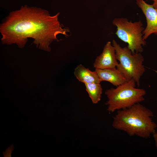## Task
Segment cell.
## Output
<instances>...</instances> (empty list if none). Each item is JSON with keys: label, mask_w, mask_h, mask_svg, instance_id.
Listing matches in <instances>:
<instances>
[{"label": "cell", "mask_w": 157, "mask_h": 157, "mask_svg": "<svg viewBox=\"0 0 157 157\" xmlns=\"http://www.w3.org/2000/svg\"><path fill=\"white\" fill-rule=\"evenodd\" d=\"M60 14L58 13L51 15L46 10L26 6L13 11L0 24L1 42L15 44L23 48L28 38H31L37 47L49 51L50 44L58 40V35L69 36V30L63 27L58 20Z\"/></svg>", "instance_id": "1"}, {"label": "cell", "mask_w": 157, "mask_h": 157, "mask_svg": "<svg viewBox=\"0 0 157 157\" xmlns=\"http://www.w3.org/2000/svg\"><path fill=\"white\" fill-rule=\"evenodd\" d=\"M152 112L140 103L117 111L113 117L112 126L130 136L147 139L156 131V125L153 120Z\"/></svg>", "instance_id": "2"}, {"label": "cell", "mask_w": 157, "mask_h": 157, "mask_svg": "<svg viewBox=\"0 0 157 157\" xmlns=\"http://www.w3.org/2000/svg\"><path fill=\"white\" fill-rule=\"evenodd\" d=\"M136 83L133 79L105 92L107 100L105 103L107 110L110 113L130 107L144 100L145 90L135 87Z\"/></svg>", "instance_id": "3"}, {"label": "cell", "mask_w": 157, "mask_h": 157, "mask_svg": "<svg viewBox=\"0 0 157 157\" xmlns=\"http://www.w3.org/2000/svg\"><path fill=\"white\" fill-rule=\"evenodd\" d=\"M112 44L115 50L116 58L119 61L116 68L128 81L133 79L139 86L141 77L145 70L143 65V56L141 53H133L127 47H121L114 40Z\"/></svg>", "instance_id": "4"}, {"label": "cell", "mask_w": 157, "mask_h": 157, "mask_svg": "<svg viewBox=\"0 0 157 157\" xmlns=\"http://www.w3.org/2000/svg\"><path fill=\"white\" fill-rule=\"evenodd\" d=\"M112 23L117 27L115 34L128 44L127 47L133 53L143 51V46L146 45V42L143 39L142 32L144 28L141 21L133 22L122 17L114 19Z\"/></svg>", "instance_id": "5"}, {"label": "cell", "mask_w": 157, "mask_h": 157, "mask_svg": "<svg viewBox=\"0 0 157 157\" xmlns=\"http://www.w3.org/2000/svg\"><path fill=\"white\" fill-rule=\"evenodd\" d=\"M136 3L145 17L147 26L142 32L143 39L145 40L153 33L157 35V10L152 4L144 0H136Z\"/></svg>", "instance_id": "6"}, {"label": "cell", "mask_w": 157, "mask_h": 157, "mask_svg": "<svg viewBox=\"0 0 157 157\" xmlns=\"http://www.w3.org/2000/svg\"><path fill=\"white\" fill-rule=\"evenodd\" d=\"M118 63L115 48L111 42L108 41L102 52L96 58L93 66L95 69H112L116 68Z\"/></svg>", "instance_id": "7"}, {"label": "cell", "mask_w": 157, "mask_h": 157, "mask_svg": "<svg viewBox=\"0 0 157 157\" xmlns=\"http://www.w3.org/2000/svg\"><path fill=\"white\" fill-rule=\"evenodd\" d=\"M101 81L108 82L116 87L128 81L116 68L104 69H95Z\"/></svg>", "instance_id": "8"}, {"label": "cell", "mask_w": 157, "mask_h": 157, "mask_svg": "<svg viewBox=\"0 0 157 157\" xmlns=\"http://www.w3.org/2000/svg\"><path fill=\"white\" fill-rule=\"evenodd\" d=\"M74 74L76 78L84 84L93 83H100L98 75L95 70L92 71L80 64L75 68Z\"/></svg>", "instance_id": "9"}, {"label": "cell", "mask_w": 157, "mask_h": 157, "mask_svg": "<svg viewBox=\"0 0 157 157\" xmlns=\"http://www.w3.org/2000/svg\"><path fill=\"white\" fill-rule=\"evenodd\" d=\"M86 91L93 104L98 103L101 100L102 88L100 83L84 84Z\"/></svg>", "instance_id": "10"}, {"label": "cell", "mask_w": 157, "mask_h": 157, "mask_svg": "<svg viewBox=\"0 0 157 157\" xmlns=\"http://www.w3.org/2000/svg\"><path fill=\"white\" fill-rule=\"evenodd\" d=\"M153 135L155 141V146L157 148V131H156Z\"/></svg>", "instance_id": "11"}, {"label": "cell", "mask_w": 157, "mask_h": 157, "mask_svg": "<svg viewBox=\"0 0 157 157\" xmlns=\"http://www.w3.org/2000/svg\"><path fill=\"white\" fill-rule=\"evenodd\" d=\"M152 5L153 6L154 8L156 10H157V0L154 1V2Z\"/></svg>", "instance_id": "12"}, {"label": "cell", "mask_w": 157, "mask_h": 157, "mask_svg": "<svg viewBox=\"0 0 157 157\" xmlns=\"http://www.w3.org/2000/svg\"><path fill=\"white\" fill-rule=\"evenodd\" d=\"M152 0V1H156V0Z\"/></svg>", "instance_id": "13"}]
</instances>
